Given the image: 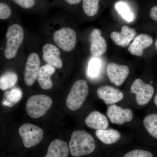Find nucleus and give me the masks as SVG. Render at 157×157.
Wrapping results in <instances>:
<instances>
[{
  "label": "nucleus",
  "mask_w": 157,
  "mask_h": 157,
  "mask_svg": "<svg viewBox=\"0 0 157 157\" xmlns=\"http://www.w3.org/2000/svg\"><path fill=\"white\" fill-rule=\"evenodd\" d=\"M150 16L152 19L157 21V6H154L151 9Z\"/></svg>",
  "instance_id": "c756f323"
},
{
  "label": "nucleus",
  "mask_w": 157,
  "mask_h": 157,
  "mask_svg": "<svg viewBox=\"0 0 157 157\" xmlns=\"http://www.w3.org/2000/svg\"><path fill=\"white\" fill-rule=\"evenodd\" d=\"M143 124L148 134L157 140V113L145 116L144 118Z\"/></svg>",
  "instance_id": "412c9836"
},
{
  "label": "nucleus",
  "mask_w": 157,
  "mask_h": 157,
  "mask_svg": "<svg viewBox=\"0 0 157 157\" xmlns=\"http://www.w3.org/2000/svg\"><path fill=\"white\" fill-rule=\"evenodd\" d=\"M96 143L94 137L85 131L73 132L69 143V150L73 157H80L90 154L94 151Z\"/></svg>",
  "instance_id": "f257e3e1"
},
{
  "label": "nucleus",
  "mask_w": 157,
  "mask_h": 157,
  "mask_svg": "<svg viewBox=\"0 0 157 157\" xmlns=\"http://www.w3.org/2000/svg\"><path fill=\"white\" fill-rule=\"evenodd\" d=\"M17 80V74L13 72L9 71L3 74L0 78V88L6 91L13 88Z\"/></svg>",
  "instance_id": "4be33fe9"
},
{
  "label": "nucleus",
  "mask_w": 157,
  "mask_h": 157,
  "mask_svg": "<svg viewBox=\"0 0 157 157\" xmlns=\"http://www.w3.org/2000/svg\"><path fill=\"white\" fill-rule=\"evenodd\" d=\"M136 32L134 29L127 25L122 27L120 33L113 32L110 34V38L117 45L121 47H126L135 38Z\"/></svg>",
  "instance_id": "4468645a"
},
{
  "label": "nucleus",
  "mask_w": 157,
  "mask_h": 157,
  "mask_svg": "<svg viewBox=\"0 0 157 157\" xmlns=\"http://www.w3.org/2000/svg\"><path fill=\"white\" fill-rule=\"evenodd\" d=\"M107 115L112 123L118 125L131 121L134 116L132 109H124L115 104L108 106Z\"/></svg>",
  "instance_id": "1a4fd4ad"
},
{
  "label": "nucleus",
  "mask_w": 157,
  "mask_h": 157,
  "mask_svg": "<svg viewBox=\"0 0 157 157\" xmlns=\"http://www.w3.org/2000/svg\"><path fill=\"white\" fill-rule=\"evenodd\" d=\"M22 95V91L20 88L15 87L12 88L4 93L2 104L5 107H13L20 101Z\"/></svg>",
  "instance_id": "aec40b11"
},
{
  "label": "nucleus",
  "mask_w": 157,
  "mask_h": 157,
  "mask_svg": "<svg viewBox=\"0 0 157 157\" xmlns=\"http://www.w3.org/2000/svg\"><path fill=\"white\" fill-rule=\"evenodd\" d=\"M6 46L4 55L8 59H14L22 44L24 38V32L22 27L14 24L8 28L6 33Z\"/></svg>",
  "instance_id": "f03ea898"
},
{
  "label": "nucleus",
  "mask_w": 157,
  "mask_h": 157,
  "mask_svg": "<svg viewBox=\"0 0 157 157\" xmlns=\"http://www.w3.org/2000/svg\"><path fill=\"white\" fill-rule=\"evenodd\" d=\"M152 43V38L150 36L145 34H140L135 37L134 41L129 45L128 50L133 55L142 56L144 50L150 47Z\"/></svg>",
  "instance_id": "2eb2a0df"
},
{
  "label": "nucleus",
  "mask_w": 157,
  "mask_h": 157,
  "mask_svg": "<svg viewBox=\"0 0 157 157\" xmlns=\"http://www.w3.org/2000/svg\"><path fill=\"white\" fill-rule=\"evenodd\" d=\"M130 91L136 95L137 104L144 106L148 104L152 98L154 90L151 84L145 83L142 79L137 78L132 83Z\"/></svg>",
  "instance_id": "0eeeda50"
},
{
  "label": "nucleus",
  "mask_w": 157,
  "mask_h": 157,
  "mask_svg": "<svg viewBox=\"0 0 157 157\" xmlns=\"http://www.w3.org/2000/svg\"><path fill=\"white\" fill-rule=\"evenodd\" d=\"M155 47H156V50L157 51V39L156 41V42H155Z\"/></svg>",
  "instance_id": "2f4dec72"
},
{
  "label": "nucleus",
  "mask_w": 157,
  "mask_h": 157,
  "mask_svg": "<svg viewBox=\"0 0 157 157\" xmlns=\"http://www.w3.org/2000/svg\"><path fill=\"white\" fill-rule=\"evenodd\" d=\"M154 103L155 105V106L157 107V94L155 96L154 99Z\"/></svg>",
  "instance_id": "7c9ffc66"
},
{
  "label": "nucleus",
  "mask_w": 157,
  "mask_h": 157,
  "mask_svg": "<svg viewBox=\"0 0 157 157\" xmlns=\"http://www.w3.org/2000/svg\"><path fill=\"white\" fill-rule=\"evenodd\" d=\"M98 98L104 101L106 105H112L120 102L124 98L123 93L110 86L105 85L98 88L97 91Z\"/></svg>",
  "instance_id": "9b49d317"
},
{
  "label": "nucleus",
  "mask_w": 157,
  "mask_h": 157,
  "mask_svg": "<svg viewBox=\"0 0 157 157\" xmlns=\"http://www.w3.org/2000/svg\"><path fill=\"white\" fill-rule=\"evenodd\" d=\"M52 104V99L44 94L34 95L28 99L26 111L29 116L36 119L43 116Z\"/></svg>",
  "instance_id": "20e7f679"
},
{
  "label": "nucleus",
  "mask_w": 157,
  "mask_h": 157,
  "mask_svg": "<svg viewBox=\"0 0 157 157\" xmlns=\"http://www.w3.org/2000/svg\"><path fill=\"white\" fill-rule=\"evenodd\" d=\"M89 92L87 82L83 79L77 80L71 87L67 97V107L72 111L79 109L84 104Z\"/></svg>",
  "instance_id": "7ed1b4c3"
},
{
  "label": "nucleus",
  "mask_w": 157,
  "mask_h": 157,
  "mask_svg": "<svg viewBox=\"0 0 157 157\" xmlns=\"http://www.w3.org/2000/svg\"><path fill=\"white\" fill-rule=\"evenodd\" d=\"M101 63L99 59L94 58L90 60L89 64L88 73L91 77H95L100 73Z\"/></svg>",
  "instance_id": "a878e982"
},
{
  "label": "nucleus",
  "mask_w": 157,
  "mask_h": 157,
  "mask_svg": "<svg viewBox=\"0 0 157 157\" xmlns=\"http://www.w3.org/2000/svg\"><path fill=\"white\" fill-rule=\"evenodd\" d=\"M96 136L102 143L107 145H111L117 142L121 139V135L115 129L98 130L95 133Z\"/></svg>",
  "instance_id": "6ab92c4d"
},
{
  "label": "nucleus",
  "mask_w": 157,
  "mask_h": 157,
  "mask_svg": "<svg viewBox=\"0 0 157 157\" xmlns=\"http://www.w3.org/2000/svg\"><path fill=\"white\" fill-rule=\"evenodd\" d=\"M21 9L31 10L37 7L39 0H10ZM42 1V0H40Z\"/></svg>",
  "instance_id": "393cba45"
},
{
  "label": "nucleus",
  "mask_w": 157,
  "mask_h": 157,
  "mask_svg": "<svg viewBox=\"0 0 157 157\" xmlns=\"http://www.w3.org/2000/svg\"><path fill=\"white\" fill-rule=\"evenodd\" d=\"M55 71V68L48 64L41 67L37 80L41 88L47 90L52 87L53 83L51 78Z\"/></svg>",
  "instance_id": "a211bd4d"
},
{
  "label": "nucleus",
  "mask_w": 157,
  "mask_h": 157,
  "mask_svg": "<svg viewBox=\"0 0 157 157\" xmlns=\"http://www.w3.org/2000/svg\"><path fill=\"white\" fill-rule=\"evenodd\" d=\"M69 151L67 142L59 139H55L49 144L47 154L44 157H67Z\"/></svg>",
  "instance_id": "f3484780"
},
{
  "label": "nucleus",
  "mask_w": 157,
  "mask_h": 157,
  "mask_svg": "<svg viewBox=\"0 0 157 157\" xmlns=\"http://www.w3.org/2000/svg\"><path fill=\"white\" fill-rule=\"evenodd\" d=\"M40 58L38 54L33 52L29 55L24 73L25 82L28 86H31L35 83L40 69Z\"/></svg>",
  "instance_id": "6e6552de"
},
{
  "label": "nucleus",
  "mask_w": 157,
  "mask_h": 157,
  "mask_svg": "<svg viewBox=\"0 0 157 157\" xmlns=\"http://www.w3.org/2000/svg\"><path fill=\"white\" fill-rule=\"evenodd\" d=\"M42 58L46 64L57 69L63 67L60 52L56 45L50 43L45 44L42 48Z\"/></svg>",
  "instance_id": "f8f14e48"
},
{
  "label": "nucleus",
  "mask_w": 157,
  "mask_h": 157,
  "mask_svg": "<svg viewBox=\"0 0 157 157\" xmlns=\"http://www.w3.org/2000/svg\"><path fill=\"white\" fill-rule=\"evenodd\" d=\"M129 73V68L125 65L111 63L107 66V73L109 81L117 86L123 84Z\"/></svg>",
  "instance_id": "9d476101"
},
{
  "label": "nucleus",
  "mask_w": 157,
  "mask_h": 157,
  "mask_svg": "<svg viewBox=\"0 0 157 157\" xmlns=\"http://www.w3.org/2000/svg\"><path fill=\"white\" fill-rule=\"evenodd\" d=\"M13 13L12 8L9 3L5 1H1L0 3V19L6 20L11 17Z\"/></svg>",
  "instance_id": "bb28decb"
},
{
  "label": "nucleus",
  "mask_w": 157,
  "mask_h": 157,
  "mask_svg": "<svg viewBox=\"0 0 157 157\" xmlns=\"http://www.w3.org/2000/svg\"><path fill=\"white\" fill-rule=\"evenodd\" d=\"M53 39L59 48L66 52H70L76 46L77 35L73 29L63 27L54 33Z\"/></svg>",
  "instance_id": "39448f33"
},
{
  "label": "nucleus",
  "mask_w": 157,
  "mask_h": 157,
  "mask_svg": "<svg viewBox=\"0 0 157 157\" xmlns=\"http://www.w3.org/2000/svg\"><path fill=\"white\" fill-rule=\"evenodd\" d=\"M100 0H82V8L86 15L93 17L98 14Z\"/></svg>",
  "instance_id": "5701e85b"
},
{
  "label": "nucleus",
  "mask_w": 157,
  "mask_h": 157,
  "mask_svg": "<svg viewBox=\"0 0 157 157\" xmlns=\"http://www.w3.org/2000/svg\"><path fill=\"white\" fill-rule=\"evenodd\" d=\"M85 122L89 128L97 130H106L109 126L107 117L98 111L91 112L86 118Z\"/></svg>",
  "instance_id": "dca6fc26"
},
{
  "label": "nucleus",
  "mask_w": 157,
  "mask_h": 157,
  "mask_svg": "<svg viewBox=\"0 0 157 157\" xmlns=\"http://www.w3.org/2000/svg\"><path fill=\"white\" fill-rule=\"evenodd\" d=\"M19 135L22 139L24 145L30 148L39 144L44 135L43 130L33 124H23L18 129Z\"/></svg>",
  "instance_id": "423d86ee"
},
{
  "label": "nucleus",
  "mask_w": 157,
  "mask_h": 157,
  "mask_svg": "<svg viewBox=\"0 0 157 157\" xmlns=\"http://www.w3.org/2000/svg\"><path fill=\"white\" fill-rule=\"evenodd\" d=\"M123 157H155L151 152L146 150L135 149L128 152Z\"/></svg>",
  "instance_id": "cd10ccee"
},
{
  "label": "nucleus",
  "mask_w": 157,
  "mask_h": 157,
  "mask_svg": "<svg viewBox=\"0 0 157 157\" xmlns=\"http://www.w3.org/2000/svg\"><path fill=\"white\" fill-rule=\"evenodd\" d=\"M91 42L90 52L95 57L101 56L107 50V43L105 39L101 36V31L99 29L93 30L90 34Z\"/></svg>",
  "instance_id": "ddd939ff"
},
{
  "label": "nucleus",
  "mask_w": 157,
  "mask_h": 157,
  "mask_svg": "<svg viewBox=\"0 0 157 157\" xmlns=\"http://www.w3.org/2000/svg\"><path fill=\"white\" fill-rule=\"evenodd\" d=\"M116 9L122 17L127 21H132L134 16L128 6L126 4L123 2H119L116 5Z\"/></svg>",
  "instance_id": "b1692460"
},
{
  "label": "nucleus",
  "mask_w": 157,
  "mask_h": 157,
  "mask_svg": "<svg viewBox=\"0 0 157 157\" xmlns=\"http://www.w3.org/2000/svg\"><path fill=\"white\" fill-rule=\"evenodd\" d=\"M56 1H59L60 2L59 4H63L67 7L77 6L82 2V0H56Z\"/></svg>",
  "instance_id": "c85d7f7f"
}]
</instances>
